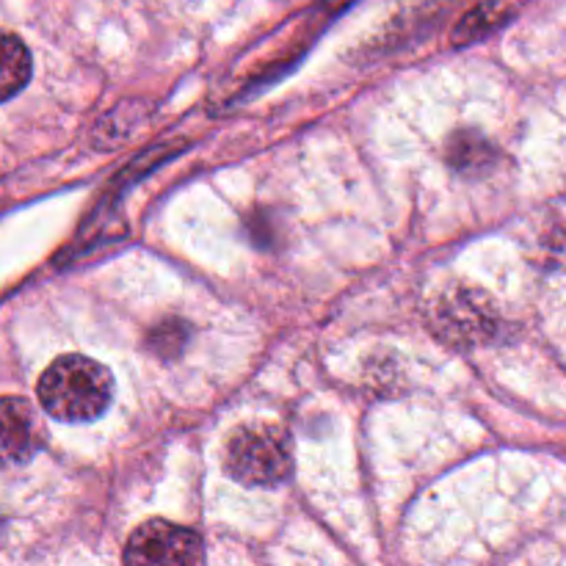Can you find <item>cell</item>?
Returning <instances> with one entry per match:
<instances>
[{
    "label": "cell",
    "mask_w": 566,
    "mask_h": 566,
    "mask_svg": "<svg viewBox=\"0 0 566 566\" xmlns=\"http://www.w3.org/2000/svg\"><path fill=\"white\" fill-rule=\"evenodd\" d=\"M39 446V423L28 401L3 398V457L9 462H25Z\"/></svg>",
    "instance_id": "obj_4"
},
{
    "label": "cell",
    "mask_w": 566,
    "mask_h": 566,
    "mask_svg": "<svg viewBox=\"0 0 566 566\" xmlns=\"http://www.w3.org/2000/svg\"><path fill=\"white\" fill-rule=\"evenodd\" d=\"M506 17H509V6L503 3V0H481L475 9H470L468 14L462 17V22H459L457 31H453V42L457 44L475 42V39L495 31Z\"/></svg>",
    "instance_id": "obj_5"
},
{
    "label": "cell",
    "mask_w": 566,
    "mask_h": 566,
    "mask_svg": "<svg viewBox=\"0 0 566 566\" xmlns=\"http://www.w3.org/2000/svg\"><path fill=\"white\" fill-rule=\"evenodd\" d=\"M202 558V539L193 531L164 523V520H149L138 525L125 547V564L191 566Z\"/></svg>",
    "instance_id": "obj_3"
},
{
    "label": "cell",
    "mask_w": 566,
    "mask_h": 566,
    "mask_svg": "<svg viewBox=\"0 0 566 566\" xmlns=\"http://www.w3.org/2000/svg\"><path fill=\"white\" fill-rule=\"evenodd\" d=\"M0 75H3L6 103L31 81V53H28V48L14 33H6L3 36V70H0Z\"/></svg>",
    "instance_id": "obj_6"
},
{
    "label": "cell",
    "mask_w": 566,
    "mask_h": 566,
    "mask_svg": "<svg viewBox=\"0 0 566 566\" xmlns=\"http://www.w3.org/2000/svg\"><path fill=\"white\" fill-rule=\"evenodd\" d=\"M224 468L247 486L282 484L293 470L291 440L280 426H243L227 442Z\"/></svg>",
    "instance_id": "obj_2"
},
{
    "label": "cell",
    "mask_w": 566,
    "mask_h": 566,
    "mask_svg": "<svg viewBox=\"0 0 566 566\" xmlns=\"http://www.w3.org/2000/svg\"><path fill=\"white\" fill-rule=\"evenodd\" d=\"M114 376L97 359L64 354L39 379V401L61 423H88L108 409Z\"/></svg>",
    "instance_id": "obj_1"
}]
</instances>
